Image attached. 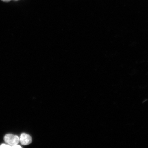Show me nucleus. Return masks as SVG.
Here are the masks:
<instances>
[{
    "label": "nucleus",
    "instance_id": "obj_1",
    "mask_svg": "<svg viewBox=\"0 0 148 148\" xmlns=\"http://www.w3.org/2000/svg\"><path fill=\"white\" fill-rule=\"evenodd\" d=\"M5 142L11 146L18 145L20 142V138L16 135L12 134L5 135L4 137Z\"/></svg>",
    "mask_w": 148,
    "mask_h": 148
},
{
    "label": "nucleus",
    "instance_id": "obj_2",
    "mask_svg": "<svg viewBox=\"0 0 148 148\" xmlns=\"http://www.w3.org/2000/svg\"><path fill=\"white\" fill-rule=\"evenodd\" d=\"M32 141V138L29 135L25 133L21 134L20 138V142L22 145H29Z\"/></svg>",
    "mask_w": 148,
    "mask_h": 148
},
{
    "label": "nucleus",
    "instance_id": "obj_3",
    "mask_svg": "<svg viewBox=\"0 0 148 148\" xmlns=\"http://www.w3.org/2000/svg\"><path fill=\"white\" fill-rule=\"evenodd\" d=\"M1 148H12V146L9 145L7 144H2L0 145Z\"/></svg>",
    "mask_w": 148,
    "mask_h": 148
},
{
    "label": "nucleus",
    "instance_id": "obj_4",
    "mask_svg": "<svg viewBox=\"0 0 148 148\" xmlns=\"http://www.w3.org/2000/svg\"><path fill=\"white\" fill-rule=\"evenodd\" d=\"M22 148V147L20 145H16L12 146V148Z\"/></svg>",
    "mask_w": 148,
    "mask_h": 148
},
{
    "label": "nucleus",
    "instance_id": "obj_5",
    "mask_svg": "<svg viewBox=\"0 0 148 148\" xmlns=\"http://www.w3.org/2000/svg\"><path fill=\"white\" fill-rule=\"evenodd\" d=\"M1 1L4 2H9L11 1V0H1Z\"/></svg>",
    "mask_w": 148,
    "mask_h": 148
}]
</instances>
